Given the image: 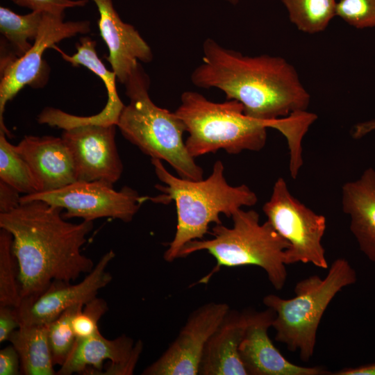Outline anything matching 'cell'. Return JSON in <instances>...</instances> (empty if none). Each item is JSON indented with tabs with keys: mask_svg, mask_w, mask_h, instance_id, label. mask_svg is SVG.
<instances>
[{
	"mask_svg": "<svg viewBox=\"0 0 375 375\" xmlns=\"http://www.w3.org/2000/svg\"><path fill=\"white\" fill-rule=\"evenodd\" d=\"M18 374H21L19 356L11 344L0 351V375Z\"/></svg>",
	"mask_w": 375,
	"mask_h": 375,
	"instance_id": "cell-31",
	"label": "cell"
},
{
	"mask_svg": "<svg viewBox=\"0 0 375 375\" xmlns=\"http://www.w3.org/2000/svg\"><path fill=\"white\" fill-rule=\"evenodd\" d=\"M84 304H76L62 312L47 324L48 339L54 365L60 367L66 361L76 340L72 321Z\"/></svg>",
	"mask_w": 375,
	"mask_h": 375,
	"instance_id": "cell-26",
	"label": "cell"
},
{
	"mask_svg": "<svg viewBox=\"0 0 375 375\" xmlns=\"http://www.w3.org/2000/svg\"><path fill=\"white\" fill-rule=\"evenodd\" d=\"M247 326L239 347L240 358L248 375H326L321 367H303L287 360L273 344L268 335L275 312L270 308L247 311Z\"/></svg>",
	"mask_w": 375,
	"mask_h": 375,
	"instance_id": "cell-15",
	"label": "cell"
},
{
	"mask_svg": "<svg viewBox=\"0 0 375 375\" xmlns=\"http://www.w3.org/2000/svg\"><path fill=\"white\" fill-rule=\"evenodd\" d=\"M108 310L106 301L97 297L76 312L72 321L76 339L89 338L98 331L99 322Z\"/></svg>",
	"mask_w": 375,
	"mask_h": 375,
	"instance_id": "cell-28",
	"label": "cell"
},
{
	"mask_svg": "<svg viewBox=\"0 0 375 375\" xmlns=\"http://www.w3.org/2000/svg\"><path fill=\"white\" fill-rule=\"evenodd\" d=\"M79 41L80 42L76 44L77 51L72 56L63 52L56 45L53 49L61 54L65 61L74 66H84L100 78L106 88L108 101L102 110L97 115L83 117L69 114L67 118V124L69 126L86 124L117 125L125 106L117 94V76L113 71L108 70L99 58L95 40L89 37H81Z\"/></svg>",
	"mask_w": 375,
	"mask_h": 375,
	"instance_id": "cell-20",
	"label": "cell"
},
{
	"mask_svg": "<svg viewBox=\"0 0 375 375\" xmlns=\"http://www.w3.org/2000/svg\"><path fill=\"white\" fill-rule=\"evenodd\" d=\"M143 344L122 335L108 339L100 331L85 339H76L58 375L73 374L130 375L142 351Z\"/></svg>",
	"mask_w": 375,
	"mask_h": 375,
	"instance_id": "cell-14",
	"label": "cell"
},
{
	"mask_svg": "<svg viewBox=\"0 0 375 375\" xmlns=\"http://www.w3.org/2000/svg\"><path fill=\"white\" fill-rule=\"evenodd\" d=\"M92 1L99 13L100 34L109 51L106 60L124 85L140 62L153 60L152 51L135 27L122 21L112 0Z\"/></svg>",
	"mask_w": 375,
	"mask_h": 375,
	"instance_id": "cell-16",
	"label": "cell"
},
{
	"mask_svg": "<svg viewBox=\"0 0 375 375\" xmlns=\"http://www.w3.org/2000/svg\"><path fill=\"white\" fill-rule=\"evenodd\" d=\"M19 327L16 308L0 306V343L8 341L11 333Z\"/></svg>",
	"mask_w": 375,
	"mask_h": 375,
	"instance_id": "cell-30",
	"label": "cell"
},
{
	"mask_svg": "<svg viewBox=\"0 0 375 375\" xmlns=\"http://www.w3.org/2000/svg\"><path fill=\"white\" fill-rule=\"evenodd\" d=\"M262 211L274 228L290 244L285 262L311 263L326 269L328 265L322 240L326 228L324 216L317 214L290 193L286 181L279 177Z\"/></svg>",
	"mask_w": 375,
	"mask_h": 375,
	"instance_id": "cell-8",
	"label": "cell"
},
{
	"mask_svg": "<svg viewBox=\"0 0 375 375\" xmlns=\"http://www.w3.org/2000/svg\"><path fill=\"white\" fill-rule=\"evenodd\" d=\"M43 15L44 12L38 11L19 15L6 7L1 6L0 32L3 42H6L10 48L3 47L17 57L25 54L38 34Z\"/></svg>",
	"mask_w": 375,
	"mask_h": 375,
	"instance_id": "cell-22",
	"label": "cell"
},
{
	"mask_svg": "<svg viewBox=\"0 0 375 375\" xmlns=\"http://www.w3.org/2000/svg\"><path fill=\"white\" fill-rule=\"evenodd\" d=\"M231 218V228L215 224L210 233L212 238L188 242L181 250L179 258L205 250L215 258L216 265L200 283H206L222 267L256 265L266 272L276 290H282L287 278L285 251L289 242L267 220L260 224L255 210L240 208Z\"/></svg>",
	"mask_w": 375,
	"mask_h": 375,
	"instance_id": "cell-5",
	"label": "cell"
},
{
	"mask_svg": "<svg viewBox=\"0 0 375 375\" xmlns=\"http://www.w3.org/2000/svg\"><path fill=\"white\" fill-rule=\"evenodd\" d=\"M20 360L21 374L55 375L47 324L21 325L8 340Z\"/></svg>",
	"mask_w": 375,
	"mask_h": 375,
	"instance_id": "cell-21",
	"label": "cell"
},
{
	"mask_svg": "<svg viewBox=\"0 0 375 375\" xmlns=\"http://www.w3.org/2000/svg\"><path fill=\"white\" fill-rule=\"evenodd\" d=\"M15 147L29 165L38 192L78 181L72 154L62 137L26 135Z\"/></svg>",
	"mask_w": 375,
	"mask_h": 375,
	"instance_id": "cell-17",
	"label": "cell"
},
{
	"mask_svg": "<svg viewBox=\"0 0 375 375\" xmlns=\"http://www.w3.org/2000/svg\"><path fill=\"white\" fill-rule=\"evenodd\" d=\"M21 7L47 12L58 16H65L67 9L74 7H83L89 0H11Z\"/></svg>",
	"mask_w": 375,
	"mask_h": 375,
	"instance_id": "cell-29",
	"label": "cell"
},
{
	"mask_svg": "<svg viewBox=\"0 0 375 375\" xmlns=\"http://www.w3.org/2000/svg\"><path fill=\"white\" fill-rule=\"evenodd\" d=\"M155 173L165 185L155 188L162 193L149 197L154 203L175 202L177 224L174 237L163 257L167 262L179 258L183 247L194 240H202L209 233V225L222 224L219 215L228 217L243 206L256 204L258 197L247 185H230L224 177V167L217 160L211 174L206 179L193 181L169 173L158 159H151Z\"/></svg>",
	"mask_w": 375,
	"mask_h": 375,
	"instance_id": "cell-3",
	"label": "cell"
},
{
	"mask_svg": "<svg viewBox=\"0 0 375 375\" xmlns=\"http://www.w3.org/2000/svg\"><path fill=\"white\" fill-rule=\"evenodd\" d=\"M124 85L129 102L117 123L124 138L151 159L167 162L179 177L203 179L202 168L183 141L186 129L183 121L175 112L156 106L151 99L150 79L140 62Z\"/></svg>",
	"mask_w": 375,
	"mask_h": 375,
	"instance_id": "cell-4",
	"label": "cell"
},
{
	"mask_svg": "<svg viewBox=\"0 0 375 375\" xmlns=\"http://www.w3.org/2000/svg\"><path fill=\"white\" fill-rule=\"evenodd\" d=\"M41 200L65 210V219L82 218L93 222L110 217L130 222L148 197L124 186L115 190L113 184L101 181H76L61 188L21 196L20 202Z\"/></svg>",
	"mask_w": 375,
	"mask_h": 375,
	"instance_id": "cell-10",
	"label": "cell"
},
{
	"mask_svg": "<svg viewBox=\"0 0 375 375\" xmlns=\"http://www.w3.org/2000/svg\"><path fill=\"white\" fill-rule=\"evenodd\" d=\"M19 266L12 251V236L0 230V306L17 308L22 301Z\"/></svg>",
	"mask_w": 375,
	"mask_h": 375,
	"instance_id": "cell-25",
	"label": "cell"
},
{
	"mask_svg": "<svg viewBox=\"0 0 375 375\" xmlns=\"http://www.w3.org/2000/svg\"><path fill=\"white\" fill-rule=\"evenodd\" d=\"M62 211L43 201L31 200L0 213V228L12 236L21 302L33 301L54 281H74L95 266L81 252L93 222L72 223Z\"/></svg>",
	"mask_w": 375,
	"mask_h": 375,
	"instance_id": "cell-1",
	"label": "cell"
},
{
	"mask_svg": "<svg viewBox=\"0 0 375 375\" xmlns=\"http://www.w3.org/2000/svg\"><path fill=\"white\" fill-rule=\"evenodd\" d=\"M341 201L360 249L375 262V169L369 167L358 179L344 183Z\"/></svg>",
	"mask_w": 375,
	"mask_h": 375,
	"instance_id": "cell-19",
	"label": "cell"
},
{
	"mask_svg": "<svg viewBox=\"0 0 375 375\" xmlns=\"http://www.w3.org/2000/svg\"><path fill=\"white\" fill-rule=\"evenodd\" d=\"M333 375H375V362L355 367H346L331 373Z\"/></svg>",
	"mask_w": 375,
	"mask_h": 375,
	"instance_id": "cell-33",
	"label": "cell"
},
{
	"mask_svg": "<svg viewBox=\"0 0 375 375\" xmlns=\"http://www.w3.org/2000/svg\"><path fill=\"white\" fill-rule=\"evenodd\" d=\"M115 124H86L65 129L62 138L69 147L78 181L115 183L123 172L116 142Z\"/></svg>",
	"mask_w": 375,
	"mask_h": 375,
	"instance_id": "cell-12",
	"label": "cell"
},
{
	"mask_svg": "<svg viewBox=\"0 0 375 375\" xmlns=\"http://www.w3.org/2000/svg\"><path fill=\"white\" fill-rule=\"evenodd\" d=\"M201 62L190 75L201 88H217L239 101L244 113L271 122L307 110L310 95L294 68L280 56H246L212 38L204 40Z\"/></svg>",
	"mask_w": 375,
	"mask_h": 375,
	"instance_id": "cell-2",
	"label": "cell"
},
{
	"mask_svg": "<svg viewBox=\"0 0 375 375\" xmlns=\"http://www.w3.org/2000/svg\"><path fill=\"white\" fill-rule=\"evenodd\" d=\"M115 257L112 250L103 254L93 269L79 283L53 281L49 288L31 302H21L16 308L19 326L47 324L76 304H85L97 297L112 281L107 267Z\"/></svg>",
	"mask_w": 375,
	"mask_h": 375,
	"instance_id": "cell-13",
	"label": "cell"
},
{
	"mask_svg": "<svg viewBox=\"0 0 375 375\" xmlns=\"http://www.w3.org/2000/svg\"><path fill=\"white\" fill-rule=\"evenodd\" d=\"M230 310L225 303L210 302L194 310L166 351L143 375L199 374L207 342Z\"/></svg>",
	"mask_w": 375,
	"mask_h": 375,
	"instance_id": "cell-11",
	"label": "cell"
},
{
	"mask_svg": "<svg viewBox=\"0 0 375 375\" xmlns=\"http://www.w3.org/2000/svg\"><path fill=\"white\" fill-rule=\"evenodd\" d=\"M64 17L44 12L38 34L30 49L17 57L1 46L0 59V129L9 135L3 123L8 101L25 86L39 88L48 82L49 69L43 59L44 51L61 40L86 34L90 31L88 21L64 22Z\"/></svg>",
	"mask_w": 375,
	"mask_h": 375,
	"instance_id": "cell-9",
	"label": "cell"
},
{
	"mask_svg": "<svg viewBox=\"0 0 375 375\" xmlns=\"http://www.w3.org/2000/svg\"><path fill=\"white\" fill-rule=\"evenodd\" d=\"M336 16L357 29L375 28V0H340Z\"/></svg>",
	"mask_w": 375,
	"mask_h": 375,
	"instance_id": "cell-27",
	"label": "cell"
},
{
	"mask_svg": "<svg viewBox=\"0 0 375 375\" xmlns=\"http://www.w3.org/2000/svg\"><path fill=\"white\" fill-rule=\"evenodd\" d=\"M375 131V119L361 122L355 124L351 131L354 139H360Z\"/></svg>",
	"mask_w": 375,
	"mask_h": 375,
	"instance_id": "cell-34",
	"label": "cell"
},
{
	"mask_svg": "<svg viewBox=\"0 0 375 375\" xmlns=\"http://www.w3.org/2000/svg\"><path fill=\"white\" fill-rule=\"evenodd\" d=\"M246 326V312L228 310L206 343L199 374H248L239 353Z\"/></svg>",
	"mask_w": 375,
	"mask_h": 375,
	"instance_id": "cell-18",
	"label": "cell"
},
{
	"mask_svg": "<svg viewBox=\"0 0 375 375\" xmlns=\"http://www.w3.org/2000/svg\"><path fill=\"white\" fill-rule=\"evenodd\" d=\"M357 280L356 272L345 258L335 260L326 276H310L298 282L295 296L283 299L275 294L263 298V303L275 312L272 324L275 340L292 352L298 351L300 359L308 362L312 357L317 332L321 319L335 296Z\"/></svg>",
	"mask_w": 375,
	"mask_h": 375,
	"instance_id": "cell-6",
	"label": "cell"
},
{
	"mask_svg": "<svg viewBox=\"0 0 375 375\" xmlns=\"http://www.w3.org/2000/svg\"><path fill=\"white\" fill-rule=\"evenodd\" d=\"M290 22L305 33L324 31L336 16L337 0H281Z\"/></svg>",
	"mask_w": 375,
	"mask_h": 375,
	"instance_id": "cell-23",
	"label": "cell"
},
{
	"mask_svg": "<svg viewBox=\"0 0 375 375\" xmlns=\"http://www.w3.org/2000/svg\"><path fill=\"white\" fill-rule=\"evenodd\" d=\"M20 192L13 187L0 181V213L8 212L21 203Z\"/></svg>",
	"mask_w": 375,
	"mask_h": 375,
	"instance_id": "cell-32",
	"label": "cell"
},
{
	"mask_svg": "<svg viewBox=\"0 0 375 375\" xmlns=\"http://www.w3.org/2000/svg\"><path fill=\"white\" fill-rule=\"evenodd\" d=\"M175 113L189 134L185 145L194 158L221 149L233 155L259 151L267 142L266 124L247 116L234 99L214 102L197 92L185 91Z\"/></svg>",
	"mask_w": 375,
	"mask_h": 375,
	"instance_id": "cell-7",
	"label": "cell"
},
{
	"mask_svg": "<svg viewBox=\"0 0 375 375\" xmlns=\"http://www.w3.org/2000/svg\"><path fill=\"white\" fill-rule=\"evenodd\" d=\"M6 136V133L0 129V181L24 195L38 192L39 188L29 165Z\"/></svg>",
	"mask_w": 375,
	"mask_h": 375,
	"instance_id": "cell-24",
	"label": "cell"
},
{
	"mask_svg": "<svg viewBox=\"0 0 375 375\" xmlns=\"http://www.w3.org/2000/svg\"><path fill=\"white\" fill-rule=\"evenodd\" d=\"M224 1H226L232 5H236L240 1V0H224Z\"/></svg>",
	"mask_w": 375,
	"mask_h": 375,
	"instance_id": "cell-35",
	"label": "cell"
}]
</instances>
